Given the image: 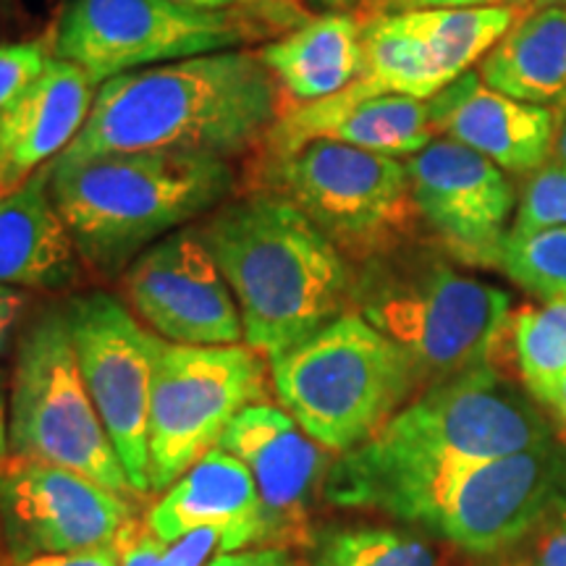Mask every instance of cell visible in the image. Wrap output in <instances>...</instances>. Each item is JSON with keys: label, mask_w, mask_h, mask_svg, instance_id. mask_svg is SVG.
I'll use <instances>...</instances> for the list:
<instances>
[{"label": "cell", "mask_w": 566, "mask_h": 566, "mask_svg": "<svg viewBox=\"0 0 566 566\" xmlns=\"http://www.w3.org/2000/svg\"><path fill=\"white\" fill-rule=\"evenodd\" d=\"M363 21L365 69L349 90L357 95H409L430 101L449 84L405 11L375 13Z\"/></svg>", "instance_id": "cb8c5ba5"}, {"label": "cell", "mask_w": 566, "mask_h": 566, "mask_svg": "<svg viewBox=\"0 0 566 566\" xmlns=\"http://www.w3.org/2000/svg\"><path fill=\"white\" fill-rule=\"evenodd\" d=\"M176 3L189 6V9H200V11H229V9H242L244 0H176Z\"/></svg>", "instance_id": "ab89813d"}, {"label": "cell", "mask_w": 566, "mask_h": 566, "mask_svg": "<svg viewBox=\"0 0 566 566\" xmlns=\"http://www.w3.org/2000/svg\"><path fill=\"white\" fill-rule=\"evenodd\" d=\"M286 197L352 263L415 239L420 221L405 158L313 139L286 155H260L258 187Z\"/></svg>", "instance_id": "52a82bcc"}, {"label": "cell", "mask_w": 566, "mask_h": 566, "mask_svg": "<svg viewBox=\"0 0 566 566\" xmlns=\"http://www.w3.org/2000/svg\"><path fill=\"white\" fill-rule=\"evenodd\" d=\"M132 541V537H129ZM126 541V543H129ZM126 543H116V546L87 551V554H66V556H34V558H3L0 566H122L124 546Z\"/></svg>", "instance_id": "4dcf8cb0"}, {"label": "cell", "mask_w": 566, "mask_h": 566, "mask_svg": "<svg viewBox=\"0 0 566 566\" xmlns=\"http://www.w3.org/2000/svg\"><path fill=\"white\" fill-rule=\"evenodd\" d=\"M51 55L53 42L48 40H24L0 45V122H3L6 111L24 92L27 84L45 69Z\"/></svg>", "instance_id": "f546056e"}, {"label": "cell", "mask_w": 566, "mask_h": 566, "mask_svg": "<svg viewBox=\"0 0 566 566\" xmlns=\"http://www.w3.org/2000/svg\"><path fill=\"white\" fill-rule=\"evenodd\" d=\"M200 527L223 530V551L265 543L263 506L250 470L221 446L189 467L147 514V530L163 543Z\"/></svg>", "instance_id": "ffe728a7"}, {"label": "cell", "mask_w": 566, "mask_h": 566, "mask_svg": "<svg viewBox=\"0 0 566 566\" xmlns=\"http://www.w3.org/2000/svg\"><path fill=\"white\" fill-rule=\"evenodd\" d=\"M221 449L244 462L263 506L265 543L289 546L307 541V520L317 485H325L331 464L286 409L252 405L233 417Z\"/></svg>", "instance_id": "2e32d148"}, {"label": "cell", "mask_w": 566, "mask_h": 566, "mask_svg": "<svg viewBox=\"0 0 566 566\" xmlns=\"http://www.w3.org/2000/svg\"><path fill=\"white\" fill-rule=\"evenodd\" d=\"M546 6H566V0H533V9H546Z\"/></svg>", "instance_id": "ee69618b"}, {"label": "cell", "mask_w": 566, "mask_h": 566, "mask_svg": "<svg viewBox=\"0 0 566 566\" xmlns=\"http://www.w3.org/2000/svg\"><path fill=\"white\" fill-rule=\"evenodd\" d=\"M420 221L451 260L499 271L516 212L506 171L454 139L436 137L405 158Z\"/></svg>", "instance_id": "5bb4252c"}, {"label": "cell", "mask_w": 566, "mask_h": 566, "mask_svg": "<svg viewBox=\"0 0 566 566\" xmlns=\"http://www.w3.org/2000/svg\"><path fill=\"white\" fill-rule=\"evenodd\" d=\"M279 84L258 53L221 51L113 76L59 160L111 153H208L237 158L279 118Z\"/></svg>", "instance_id": "7a4b0ae2"}, {"label": "cell", "mask_w": 566, "mask_h": 566, "mask_svg": "<svg viewBox=\"0 0 566 566\" xmlns=\"http://www.w3.org/2000/svg\"><path fill=\"white\" fill-rule=\"evenodd\" d=\"M9 446L17 459L63 467L129 501L137 495L82 380L63 307L42 310L21 334Z\"/></svg>", "instance_id": "ba28073f"}, {"label": "cell", "mask_w": 566, "mask_h": 566, "mask_svg": "<svg viewBox=\"0 0 566 566\" xmlns=\"http://www.w3.org/2000/svg\"><path fill=\"white\" fill-rule=\"evenodd\" d=\"M0 192H3V187H0Z\"/></svg>", "instance_id": "bcb514c9"}, {"label": "cell", "mask_w": 566, "mask_h": 566, "mask_svg": "<svg viewBox=\"0 0 566 566\" xmlns=\"http://www.w3.org/2000/svg\"><path fill=\"white\" fill-rule=\"evenodd\" d=\"M229 158L208 153H111L51 163V195L92 271L124 275L168 233L233 195Z\"/></svg>", "instance_id": "277c9868"}, {"label": "cell", "mask_w": 566, "mask_h": 566, "mask_svg": "<svg viewBox=\"0 0 566 566\" xmlns=\"http://www.w3.org/2000/svg\"><path fill=\"white\" fill-rule=\"evenodd\" d=\"M24 294L13 286H3L0 283V354H3L6 344H9L13 325H17L21 310H24Z\"/></svg>", "instance_id": "e575fe53"}, {"label": "cell", "mask_w": 566, "mask_h": 566, "mask_svg": "<svg viewBox=\"0 0 566 566\" xmlns=\"http://www.w3.org/2000/svg\"><path fill=\"white\" fill-rule=\"evenodd\" d=\"M504 342L512 346L514 363L525 386H541L566 373V296L527 304L509 315Z\"/></svg>", "instance_id": "484cf974"}, {"label": "cell", "mask_w": 566, "mask_h": 566, "mask_svg": "<svg viewBox=\"0 0 566 566\" xmlns=\"http://www.w3.org/2000/svg\"><path fill=\"white\" fill-rule=\"evenodd\" d=\"M313 139H331L363 150L409 158L436 139L428 101L409 95H357L342 90L323 101L279 113L263 139V155H286Z\"/></svg>", "instance_id": "ac0fdd59"}, {"label": "cell", "mask_w": 566, "mask_h": 566, "mask_svg": "<svg viewBox=\"0 0 566 566\" xmlns=\"http://www.w3.org/2000/svg\"><path fill=\"white\" fill-rule=\"evenodd\" d=\"M554 438L541 401L480 365L424 388L384 428L331 464L325 499L401 520L422 491L464 467Z\"/></svg>", "instance_id": "6da1fadb"}, {"label": "cell", "mask_w": 566, "mask_h": 566, "mask_svg": "<svg viewBox=\"0 0 566 566\" xmlns=\"http://www.w3.org/2000/svg\"><path fill=\"white\" fill-rule=\"evenodd\" d=\"M551 160L566 166V103L556 108V134H554V155Z\"/></svg>", "instance_id": "74e56055"}, {"label": "cell", "mask_w": 566, "mask_h": 566, "mask_svg": "<svg viewBox=\"0 0 566 566\" xmlns=\"http://www.w3.org/2000/svg\"><path fill=\"white\" fill-rule=\"evenodd\" d=\"M242 9L200 11L176 0H71L53 34V55L101 87L113 76L195 55L237 51L254 38Z\"/></svg>", "instance_id": "30bf717a"}, {"label": "cell", "mask_w": 566, "mask_h": 566, "mask_svg": "<svg viewBox=\"0 0 566 566\" xmlns=\"http://www.w3.org/2000/svg\"><path fill=\"white\" fill-rule=\"evenodd\" d=\"M126 304L171 344H242L244 325L229 281L197 226L168 233L122 275Z\"/></svg>", "instance_id": "9a60e30c"}, {"label": "cell", "mask_w": 566, "mask_h": 566, "mask_svg": "<svg viewBox=\"0 0 566 566\" xmlns=\"http://www.w3.org/2000/svg\"><path fill=\"white\" fill-rule=\"evenodd\" d=\"M210 566H296L286 548L263 546L244 551H221Z\"/></svg>", "instance_id": "1f68e13d"}, {"label": "cell", "mask_w": 566, "mask_h": 566, "mask_svg": "<svg viewBox=\"0 0 566 566\" xmlns=\"http://www.w3.org/2000/svg\"><path fill=\"white\" fill-rule=\"evenodd\" d=\"M317 6H323V9L328 11H346L352 9V0H315Z\"/></svg>", "instance_id": "60d3db41"}, {"label": "cell", "mask_w": 566, "mask_h": 566, "mask_svg": "<svg viewBox=\"0 0 566 566\" xmlns=\"http://www.w3.org/2000/svg\"><path fill=\"white\" fill-rule=\"evenodd\" d=\"M87 394L134 491H150V405L163 338L105 292L63 304Z\"/></svg>", "instance_id": "7c38bea8"}, {"label": "cell", "mask_w": 566, "mask_h": 566, "mask_svg": "<svg viewBox=\"0 0 566 566\" xmlns=\"http://www.w3.org/2000/svg\"><path fill=\"white\" fill-rule=\"evenodd\" d=\"M527 391L566 424V373L558 375V378H554V380H546V384L527 388Z\"/></svg>", "instance_id": "d590c367"}, {"label": "cell", "mask_w": 566, "mask_h": 566, "mask_svg": "<svg viewBox=\"0 0 566 566\" xmlns=\"http://www.w3.org/2000/svg\"><path fill=\"white\" fill-rule=\"evenodd\" d=\"M417 9V0H352V9L359 17H375V13H401Z\"/></svg>", "instance_id": "8d00e7d4"}, {"label": "cell", "mask_w": 566, "mask_h": 566, "mask_svg": "<svg viewBox=\"0 0 566 566\" xmlns=\"http://www.w3.org/2000/svg\"><path fill=\"white\" fill-rule=\"evenodd\" d=\"M554 226H566V166L548 160L525 176L509 233H533Z\"/></svg>", "instance_id": "f1b7e54d"}, {"label": "cell", "mask_w": 566, "mask_h": 566, "mask_svg": "<svg viewBox=\"0 0 566 566\" xmlns=\"http://www.w3.org/2000/svg\"><path fill=\"white\" fill-rule=\"evenodd\" d=\"M405 13L449 84L483 61L522 17L504 3L472 9H412Z\"/></svg>", "instance_id": "d4e9b609"}, {"label": "cell", "mask_w": 566, "mask_h": 566, "mask_svg": "<svg viewBox=\"0 0 566 566\" xmlns=\"http://www.w3.org/2000/svg\"><path fill=\"white\" fill-rule=\"evenodd\" d=\"M313 566H438L420 537L386 527L336 530L321 537Z\"/></svg>", "instance_id": "4316f807"}, {"label": "cell", "mask_w": 566, "mask_h": 566, "mask_svg": "<svg viewBox=\"0 0 566 566\" xmlns=\"http://www.w3.org/2000/svg\"><path fill=\"white\" fill-rule=\"evenodd\" d=\"M478 74L514 101L548 108L566 103V6L522 13L480 61Z\"/></svg>", "instance_id": "603a6c76"}, {"label": "cell", "mask_w": 566, "mask_h": 566, "mask_svg": "<svg viewBox=\"0 0 566 566\" xmlns=\"http://www.w3.org/2000/svg\"><path fill=\"white\" fill-rule=\"evenodd\" d=\"M265 399V363L252 346L163 338L150 405V491L171 488L221 443L233 417Z\"/></svg>", "instance_id": "8fae6325"}, {"label": "cell", "mask_w": 566, "mask_h": 566, "mask_svg": "<svg viewBox=\"0 0 566 566\" xmlns=\"http://www.w3.org/2000/svg\"><path fill=\"white\" fill-rule=\"evenodd\" d=\"M271 380L304 433L336 454L370 441L420 386L407 354L354 310L273 354Z\"/></svg>", "instance_id": "8992f818"}, {"label": "cell", "mask_w": 566, "mask_h": 566, "mask_svg": "<svg viewBox=\"0 0 566 566\" xmlns=\"http://www.w3.org/2000/svg\"><path fill=\"white\" fill-rule=\"evenodd\" d=\"M168 543L155 537L150 530L145 533H134L132 541L124 546L122 566H171L166 556Z\"/></svg>", "instance_id": "d6a6232c"}, {"label": "cell", "mask_w": 566, "mask_h": 566, "mask_svg": "<svg viewBox=\"0 0 566 566\" xmlns=\"http://www.w3.org/2000/svg\"><path fill=\"white\" fill-rule=\"evenodd\" d=\"M352 310L391 338L420 386L493 365L512 315L506 292L459 273L441 247L415 239L354 268Z\"/></svg>", "instance_id": "5b68a950"}, {"label": "cell", "mask_w": 566, "mask_h": 566, "mask_svg": "<svg viewBox=\"0 0 566 566\" xmlns=\"http://www.w3.org/2000/svg\"><path fill=\"white\" fill-rule=\"evenodd\" d=\"M82 254L51 195V163L0 192V283L63 289L80 279Z\"/></svg>", "instance_id": "44dd1931"}, {"label": "cell", "mask_w": 566, "mask_h": 566, "mask_svg": "<svg viewBox=\"0 0 566 566\" xmlns=\"http://www.w3.org/2000/svg\"><path fill=\"white\" fill-rule=\"evenodd\" d=\"M566 514V446L558 438L451 472L405 509L467 554H499Z\"/></svg>", "instance_id": "9c48e42d"}, {"label": "cell", "mask_w": 566, "mask_h": 566, "mask_svg": "<svg viewBox=\"0 0 566 566\" xmlns=\"http://www.w3.org/2000/svg\"><path fill=\"white\" fill-rule=\"evenodd\" d=\"M97 84L51 55L0 122V187L13 189L69 150L87 124Z\"/></svg>", "instance_id": "d6986e66"}, {"label": "cell", "mask_w": 566, "mask_h": 566, "mask_svg": "<svg viewBox=\"0 0 566 566\" xmlns=\"http://www.w3.org/2000/svg\"><path fill=\"white\" fill-rule=\"evenodd\" d=\"M436 137L454 139L488 158L501 171L530 176L554 155L556 108L501 95L464 71L428 101Z\"/></svg>", "instance_id": "e0dca14e"}, {"label": "cell", "mask_w": 566, "mask_h": 566, "mask_svg": "<svg viewBox=\"0 0 566 566\" xmlns=\"http://www.w3.org/2000/svg\"><path fill=\"white\" fill-rule=\"evenodd\" d=\"M0 533L13 558L66 556L126 543L132 501L63 467L11 457L0 470Z\"/></svg>", "instance_id": "4fadbf2b"}, {"label": "cell", "mask_w": 566, "mask_h": 566, "mask_svg": "<svg viewBox=\"0 0 566 566\" xmlns=\"http://www.w3.org/2000/svg\"><path fill=\"white\" fill-rule=\"evenodd\" d=\"M281 3H294V0H281Z\"/></svg>", "instance_id": "f6af8a7d"}, {"label": "cell", "mask_w": 566, "mask_h": 566, "mask_svg": "<svg viewBox=\"0 0 566 566\" xmlns=\"http://www.w3.org/2000/svg\"><path fill=\"white\" fill-rule=\"evenodd\" d=\"M533 566H566V514L558 516L541 541Z\"/></svg>", "instance_id": "836d02e7"}, {"label": "cell", "mask_w": 566, "mask_h": 566, "mask_svg": "<svg viewBox=\"0 0 566 566\" xmlns=\"http://www.w3.org/2000/svg\"><path fill=\"white\" fill-rule=\"evenodd\" d=\"M365 21L354 11H328L302 21L258 51L292 105L323 101L349 87L365 69Z\"/></svg>", "instance_id": "7402d4cb"}, {"label": "cell", "mask_w": 566, "mask_h": 566, "mask_svg": "<svg viewBox=\"0 0 566 566\" xmlns=\"http://www.w3.org/2000/svg\"><path fill=\"white\" fill-rule=\"evenodd\" d=\"M504 6H512V9H516L520 13H527L530 9H533V0H501Z\"/></svg>", "instance_id": "b9f144b4"}, {"label": "cell", "mask_w": 566, "mask_h": 566, "mask_svg": "<svg viewBox=\"0 0 566 566\" xmlns=\"http://www.w3.org/2000/svg\"><path fill=\"white\" fill-rule=\"evenodd\" d=\"M501 0H417V9H472V6H499Z\"/></svg>", "instance_id": "f35d334b"}, {"label": "cell", "mask_w": 566, "mask_h": 566, "mask_svg": "<svg viewBox=\"0 0 566 566\" xmlns=\"http://www.w3.org/2000/svg\"><path fill=\"white\" fill-rule=\"evenodd\" d=\"M499 271L543 302L562 300L566 296V226L509 233Z\"/></svg>", "instance_id": "83f0119b"}, {"label": "cell", "mask_w": 566, "mask_h": 566, "mask_svg": "<svg viewBox=\"0 0 566 566\" xmlns=\"http://www.w3.org/2000/svg\"><path fill=\"white\" fill-rule=\"evenodd\" d=\"M197 229L239 304L244 344L263 357L352 310L354 263L286 197L252 189Z\"/></svg>", "instance_id": "3957f363"}, {"label": "cell", "mask_w": 566, "mask_h": 566, "mask_svg": "<svg viewBox=\"0 0 566 566\" xmlns=\"http://www.w3.org/2000/svg\"><path fill=\"white\" fill-rule=\"evenodd\" d=\"M6 443H9V436H6V422H3V407H0V462H3Z\"/></svg>", "instance_id": "7bdbcfd3"}]
</instances>
